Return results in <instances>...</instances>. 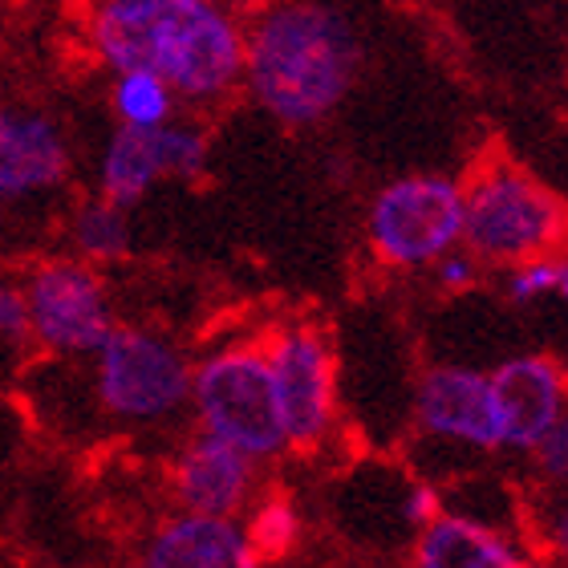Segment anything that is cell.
Listing matches in <instances>:
<instances>
[{"instance_id": "1", "label": "cell", "mask_w": 568, "mask_h": 568, "mask_svg": "<svg viewBox=\"0 0 568 568\" xmlns=\"http://www.w3.org/2000/svg\"><path fill=\"white\" fill-rule=\"evenodd\" d=\"M85 45L110 73H159L187 106H220L244 82V21L227 0H94Z\"/></svg>"}, {"instance_id": "2", "label": "cell", "mask_w": 568, "mask_h": 568, "mask_svg": "<svg viewBox=\"0 0 568 568\" xmlns=\"http://www.w3.org/2000/svg\"><path fill=\"white\" fill-rule=\"evenodd\" d=\"M362 73V41L321 0H276L244 21V90L288 131L321 126Z\"/></svg>"}, {"instance_id": "3", "label": "cell", "mask_w": 568, "mask_h": 568, "mask_svg": "<svg viewBox=\"0 0 568 568\" xmlns=\"http://www.w3.org/2000/svg\"><path fill=\"white\" fill-rule=\"evenodd\" d=\"M463 248L484 268L568 252V207L511 159H484L463 183Z\"/></svg>"}, {"instance_id": "4", "label": "cell", "mask_w": 568, "mask_h": 568, "mask_svg": "<svg viewBox=\"0 0 568 568\" xmlns=\"http://www.w3.org/2000/svg\"><path fill=\"white\" fill-rule=\"evenodd\" d=\"M187 410L200 430L236 443L252 459L273 463L288 455L284 418L261 342H224L191 366Z\"/></svg>"}, {"instance_id": "5", "label": "cell", "mask_w": 568, "mask_h": 568, "mask_svg": "<svg viewBox=\"0 0 568 568\" xmlns=\"http://www.w3.org/2000/svg\"><path fill=\"white\" fill-rule=\"evenodd\" d=\"M191 362L183 345L146 325H114L90 354V394L122 426H159L187 410Z\"/></svg>"}, {"instance_id": "6", "label": "cell", "mask_w": 568, "mask_h": 568, "mask_svg": "<svg viewBox=\"0 0 568 568\" xmlns=\"http://www.w3.org/2000/svg\"><path fill=\"white\" fill-rule=\"evenodd\" d=\"M463 244V183L435 171L390 179L366 207V248L390 273H426Z\"/></svg>"}, {"instance_id": "7", "label": "cell", "mask_w": 568, "mask_h": 568, "mask_svg": "<svg viewBox=\"0 0 568 568\" xmlns=\"http://www.w3.org/2000/svg\"><path fill=\"white\" fill-rule=\"evenodd\" d=\"M261 345L273 374L288 450L317 455L329 447L342 418V374L329 333L317 321H284L268 337H261Z\"/></svg>"}, {"instance_id": "8", "label": "cell", "mask_w": 568, "mask_h": 568, "mask_svg": "<svg viewBox=\"0 0 568 568\" xmlns=\"http://www.w3.org/2000/svg\"><path fill=\"white\" fill-rule=\"evenodd\" d=\"M29 308V345L49 357L78 362L90 357L119 325L110 288L98 264L82 256H49L37 261L21 281Z\"/></svg>"}, {"instance_id": "9", "label": "cell", "mask_w": 568, "mask_h": 568, "mask_svg": "<svg viewBox=\"0 0 568 568\" xmlns=\"http://www.w3.org/2000/svg\"><path fill=\"white\" fill-rule=\"evenodd\" d=\"M415 435L426 447L455 450L463 459L499 455L487 374L471 366H430L415 386Z\"/></svg>"}, {"instance_id": "10", "label": "cell", "mask_w": 568, "mask_h": 568, "mask_svg": "<svg viewBox=\"0 0 568 568\" xmlns=\"http://www.w3.org/2000/svg\"><path fill=\"white\" fill-rule=\"evenodd\" d=\"M499 450L528 455L568 410V369L545 354H516L487 374Z\"/></svg>"}, {"instance_id": "11", "label": "cell", "mask_w": 568, "mask_h": 568, "mask_svg": "<svg viewBox=\"0 0 568 568\" xmlns=\"http://www.w3.org/2000/svg\"><path fill=\"white\" fill-rule=\"evenodd\" d=\"M261 459H252L248 450L236 443L200 430L179 443L166 484L175 508L212 511V516H244L248 504L261 496Z\"/></svg>"}, {"instance_id": "12", "label": "cell", "mask_w": 568, "mask_h": 568, "mask_svg": "<svg viewBox=\"0 0 568 568\" xmlns=\"http://www.w3.org/2000/svg\"><path fill=\"white\" fill-rule=\"evenodd\" d=\"M73 171L70 139L45 110L0 106V203L58 191Z\"/></svg>"}, {"instance_id": "13", "label": "cell", "mask_w": 568, "mask_h": 568, "mask_svg": "<svg viewBox=\"0 0 568 568\" xmlns=\"http://www.w3.org/2000/svg\"><path fill=\"white\" fill-rule=\"evenodd\" d=\"M536 548L524 528H504L475 511L443 504L435 520L423 524L410 540L415 568H524Z\"/></svg>"}, {"instance_id": "14", "label": "cell", "mask_w": 568, "mask_h": 568, "mask_svg": "<svg viewBox=\"0 0 568 568\" xmlns=\"http://www.w3.org/2000/svg\"><path fill=\"white\" fill-rule=\"evenodd\" d=\"M146 568H252L256 552L248 545L240 516H212V511L175 508L154 524L139 552Z\"/></svg>"}, {"instance_id": "15", "label": "cell", "mask_w": 568, "mask_h": 568, "mask_svg": "<svg viewBox=\"0 0 568 568\" xmlns=\"http://www.w3.org/2000/svg\"><path fill=\"white\" fill-rule=\"evenodd\" d=\"M159 183H166V159L159 126L154 131H134V126H114L102 154H98V195L139 207Z\"/></svg>"}, {"instance_id": "16", "label": "cell", "mask_w": 568, "mask_h": 568, "mask_svg": "<svg viewBox=\"0 0 568 568\" xmlns=\"http://www.w3.org/2000/svg\"><path fill=\"white\" fill-rule=\"evenodd\" d=\"M134 248L131 207L106 200V195H90L73 207L70 215V252L90 264H119Z\"/></svg>"}, {"instance_id": "17", "label": "cell", "mask_w": 568, "mask_h": 568, "mask_svg": "<svg viewBox=\"0 0 568 568\" xmlns=\"http://www.w3.org/2000/svg\"><path fill=\"white\" fill-rule=\"evenodd\" d=\"M179 94L151 70H119L110 82V114L114 126H134V131H154L179 114Z\"/></svg>"}, {"instance_id": "18", "label": "cell", "mask_w": 568, "mask_h": 568, "mask_svg": "<svg viewBox=\"0 0 568 568\" xmlns=\"http://www.w3.org/2000/svg\"><path fill=\"white\" fill-rule=\"evenodd\" d=\"M244 520V532H248V545L256 552V565L264 560H284L288 552H296L301 536H305V520H301V508L293 504L288 491H264L252 499L248 511L240 516Z\"/></svg>"}, {"instance_id": "19", "label": "cell", "mask_w": 568, "mask_h": 568, "mask_svg": "<svg viewBox=\"0 0 568 568\" xmlns=\"http://www.w3.org/2000/svg\"><path fill=\"white\" fill-rule=\"evenodd\" d=\"M524 524L536 557L568 565V487H536V499L524 508Z\"/></svg>"}, {"instance_id": "20", "label": "cell", "mask_w": 568, "mask_h": 568, "mask_svg": "<svg viewBox=\"0 0 568 568\" xmlns=\"http://www.w3.org/2000/svg\"><path fill=\"white\" fill-rule=\"evenodd\" d=\"M565 256L568 252H545V256H532V261L508 264L504 268V293H508L511 305H536L545 296H557Z\"/></svg>"}, {"instance_id": "21", "label": "cell", "mask_w": 568, "mask_h": 568, "mask_svg": "<svg viewBox=\"0 0 568 568\" xmlns=\"http://www.w3.org/2000/svg\"><path fill=\"white\" fill-rule=\"evenodd\" d=\"M524 459L532 467L536 487H568V410L552 423V430Z\"/></svg>"}, {"instance_id": "22", "label": "cell", "mask_w": 568, "mask_h": 568, "mask_svg": "<svg viewBox=\"0 0 568 568\" xmlns=\"http://www.w3.org/2000/svg\"><path fill=\"white\" fill-rule=\"evenodd\" d=\"M426 273L435 276V284L443 288V293H450V296L471 293L475 284H479V276H484V261H479L471 248H463L459 244V248H450L447 256H438Z\"/></svg>"}, {"instance_id": "23", "label": "cell", "mask_w": 568, "mask_h": 568, "mask_svg": "<svg viewBox=\"0 0 568 568\" xmlns=\"http://www.w3.org/2000/svg\"><path fill=\"white\" fill-rule=\"evenodd\" d=\"M24 345H29L24 288L12 276H0V349H24Z\"/></svg>"}, {"instance_id": "24", "label": "cell", "mask_w": 568, "mask_h": 568, "mask_svg": "<svg viewBox=\"0 0 568 568\" xmlns=\"http://www.w3.org/2000/svg\"><path fill=\"white\" fill-rule=\"evenodd\" d=\"M557 296L568 305V256H565V268H560V281H557Z\"/></svg>"}, {"instance_id": "25", "label": "cell", "mask_w": 568, "mask_h": 568, "mask_svg": "<svg viewBox=\"0 0 568 568\" xmlns=\"http://www.w3.org/2000/svg\"><path fill=\"white\" fill-rule=\"evenodd\" d=\"M0 207H4V203H0Z\"/></svg>"}]
</instances>
